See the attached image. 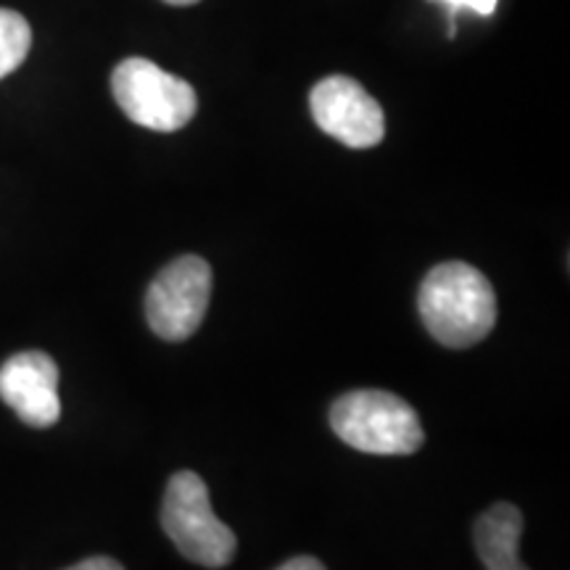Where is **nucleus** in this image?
Listing matches in <instances>:
<instances>
[{
  "instance_id": "nucleus-13",
  "label": "nucleus",
  "mask_w": 570,
  "mask_h": 570,
  "mask_svg": "<svg viewBox=\"0 0 570 570\" xmlns=\"http://www.w3.org/2000/svg\"><path fill=\"white\" fill-rule=\"evenodd\" d=\"M164 3H169V6H194V3H198V0H164Z\"/></svg>"
},
{
  "instance_id": "nucleus-10",
  "label": "nucleus",
  "mask_w": 570,
  "mask_h": 570,
  "mask_svg": "<svg viewBox=\"0 0 570 570\" xmlns=\"http://www.w3.org/2000/svg\"><path fill=\"white\" fill-rule=\"evenodd\" d=\"M439 3L449 6V9H452V11L470 9V11L481 13V17H489V13H494L499 0H439Z\"/></svg>"
},
{
  "instance_id": "nucleus-8",
  "label": "nucleus",
  "mask_w": 570,
  "mask_h": 570,
  "mask_svg": "<svg viewBox=\"0 0 570 570\" xmlns=\"http://www.w3.org/2000/svg\"><path fill=\"white\" fill-rule=\"evenodd\" d=\"M523 512L515 504L499 502L475 520L473 544L487 570H531L520 560Z\"/></svg>"
},
{
  "instance_id": "nucleus-4",
  "label": "nucleus",
  "mask_w": 570,
  "mask_h": 570,
  "mask_svg": "<svg viewBox=\"0 0 570 570\" xmlns=\"http://www.w3.org/2000/svg\"><path fill=\"white\" fill-rule=\"evenodd\" d=\"M119 109L154 132H177L196 117V90L148 59H125L111 75Z\"/></svg>"
},
{
  "instance_id": "nucleus-11",
  "label": "nucleus",
  "mask_w": 570,
  "mask_h": 570,
  "mask_svg": "<svg viewBox=\"0 0 570 570\" xmlns=\"http://www.w3.org/2000/svg\"><path fill=\"white\" fill-rule=\"evenodd\" d=\"M67 570H125L122 562H117L114 558H104V554H96V558H88L77 566H71Z\"/></svg>"
},
{
  "instance_id": "nucleus-5",
  "label": "nucleus",
  "mask_w": 570,
  "mask_h": 570,
  "mask_svg": "<svg viewBox=\"0 0 570 570\" xmlns=\"http://www.w3.org/2000/svg\"><path fill=\"white\" fill-rule=\"evenodd\" d=\"M212 298V267L202 256H177L146 294V317L156 336L180 344L202 327Z\"/></svg>"
},
{
  "instance_id": "nucleus-7",
  "label": "nucleus",
  "mask_w": 570,
  "mask_h": 570,
  "mask_svg": "<svg viewBox=\"0 0 570 570\" xmlns=\"http://www.w3.org/2000/svg\"><path fill=\"white\" fill-rule=\"evenodd\" d=\"M0 399L30 428H51L61 417L59 365L46 352H21L0 367Z\"/></svg>"
},
{
  "instance_id": "nucleus-3",
  "label": "nucleus",
  "mask_w": 570,
  "mask_h": 570,
  "mask_svg": "<svg viewBox=\"0 0 570 570\" xmlns=\"http://www.w3.org/2000/svg\"><path fill=\"white\" fill-rule=\"evenodd\" d=\"M161 525L183 558L204 568H225L235 558L238 539L214 515L209 489L194 470H180L167 483Z\"/></svg>"
},
{
  "instance_id": "nucleus-2",
  "label": "nucleus",
  "mask_w": 570,
  "mask_h": 570,
  "mask_svg": "<svg viewBox=\"0 0 570 570\" xmlns=\"http://www.w3.org/2000/svg\"><path fill=\"white\" fill-rule=\"evenodd\" d=\"M336 436L365 454H415L425 433L417 412L391 391H348L331 407Z\"/></svg>"
},
{
  "instance_id": "nucleus-12",
  "label": "nucleus",
  "mask_w": 570,
  "mask_h": 570,
  "mask_svg": "<svg viewBox=\"0 0 570 570\" xmlns=\"http://www.w3.org/2000/svg\"><path fill=\"white\" fill-rule=\"evenodd\" d=\"M277 570H327L323 562H320L317 558H309V554H302V558H294L288 562H283L281 568Z\"/></svg>"
},
{
  "instance_id": "nucleus-9",
  "label": "nucleus",
  "mask_w": 570,
  "mask_h": 570,
  "mask_svg": "<svg viewBox=\"0 0 570 570\" xmlns=\"http://www.w3.org/2000/svg\"><path fill=\"white\" fill-rule=\"evenodd\" d=\"M32 48L30 21L11 9H0V80L24 63Z\"/></svg>"
},
{
  "instance_id": "nucleus-1",
  "label": "nucleus",
  "mask_w": 570,
  "mask_h": 570,
  "mask_svg": "<svg viewBox=\"0 0 570 570\" xmlns=\"http://www.w3.org/2000/svg\"><path fill=\"white\" fill-rule=\"evenodd\" d=\"M417 312L441 346L470 348L494 331L497 294L481 269L465 262H444L420 285Z\"/></svg>"
},
{
  "instance_id": "nucleus-6",
  "label": "nucleus",
  "mask_w": 570,
  "mask_h": 570,
  "mask_svg": "<svg viewBox=\"0 0 570 570\" xmlns=\"http://www.w3.org/2000/svg\"><path fill=\"white\" fill-rule=\"evenodd\" d=\"M309 106L320 130L348 148H373L386 135L381 104L352 77L333 75L320 80L312 88Z\"/></svg>"
}]
</instances>
